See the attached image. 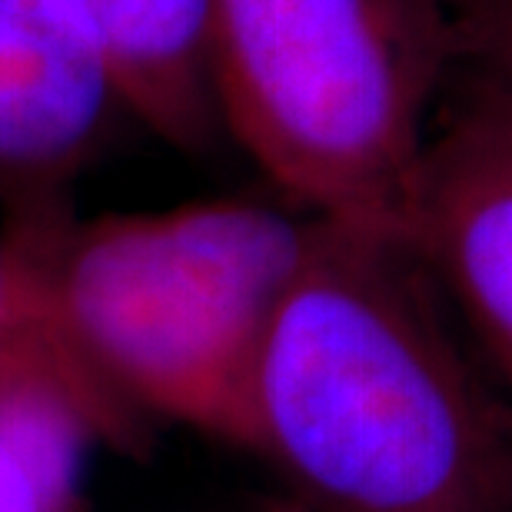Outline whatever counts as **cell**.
<instances>
[{"label":"cell","mask_w":512,"mask_h":512,"mask_svg":"<svg viewBox=\"0 0 512 512\" xmlns=\"http://www.w3.org/2000/svg\"><path fill=\"white\" fill-rule=\"evenodd\" d=\"M247 453L313 512H512V416L403 237L320 220L250 386Z\"/></svg>","instance_id":"6da1fadb"},{"label":"cell","mask_w":512,"mask_h":512,"mask_svg":"<svg viewBox=\"0 0 512 512\" xmlns=\"http://www.w3.org/2000/svg\"><path fill=\"white\" fill-rule=\"evenodd\" d=\"M320 220L247 197L74 217L24 203L4 243L70 353L130 413L247 449L250 386Z\"/></svg>","instance_id":"7a4b0ae2"},{"label":"cell","mask_w":512,"mask_h":512,"mask_svg":"<svg viewBox=\"0 0 512 512\" xmlns=\"http://www.w3.org/2000/svg\"><path fill=\"white\" fill-rule=\"evenodd\" d=\"M223 137L306 217L403 237L449 0H210Z\"/></svg>","instance_id":"3957f363"},{"label":"cell","mask_w":512,"mask_h":512,"mask_svg":"<svg viewBox=\"0 0 512 512\" xmlns=\"http://www.w3.org/2000/svg\"><path fill=\"white\" fill-rule=\"evenodd\" d=\"M403 240L512 383V87L456 57L429 117Z\"/></svg>","instance_id":"277c9868"},{"label":"cell","mask_w":512,"mask_h":512,"mask_svg":"<svg viewBox=\"0 0 512 512\" xmlns=\"http://www.w3.org/2000/svg\"><path fill=\"white\" fill-rule=\"evenodd\" d=\"M124 114L80 0H0V193L54 200Z\"/></svg>","instance_id":"5b68a950"},{"label":"cell","mask_w":512,"mask_h":512,"mask_svg":"<svg viewBox=\"0 0 512 512\" xmlns=\"http://www.w3.org/2000/svg\"><path fill=\"white\" fill-rule=\"evenodd\" d=\"M114 70L124 114L183 153L223 137L213 97L210 0H80Z\"/></svg>","instance_id":"8992f818"},{"label":"cell","mask_w":512,"mask_h":512,"mask_svg":"<svg viewBox=\"0 0 512 512\" xmlns=\"http://www.w3.org/2000/svg\"><path fill=\"white\" fill-rule=\"evenodd\" d=\"M0 393L37 396L70 409L97 446L147 449L150 423L120 403L60 340L17 253L0 237Z\"/></svg>","instance_id":"52a82bcc"},{"label":"cell","mask_w":512,"mask_h":512,"mask_svg":"<svg viewBox=\"0 0 512 512\" xmlns=\"http://www.w3.org/2000/svg\"><path fill=\"white\" fill-rule=\"evenodd\" d=\"M94 443L70 409L0 393V512H90L84 453Z\"/></svg>","instance_id":"ba28073f"},{"label":"cell","mask_w":512,"mask_h":512,"mask_svg":"<svg viewBox=\"0 0 512 512\" xmlns=\"http://www.w3.org/2000/svg\"><path fill=\"white\" fill-rule=\"evenodd\" d=\"M453 57L512 87V0H449Z\"/></svg>","instance_id":"9c48e42d"}]
</instances>
